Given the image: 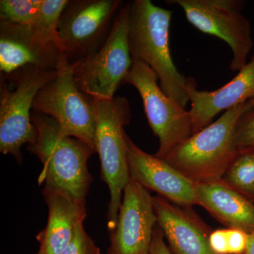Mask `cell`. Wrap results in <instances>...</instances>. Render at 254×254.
<instances>
[{"mask_svg":"<svg viewBox=\"0 0 254 254\" xmlns=\"http://www.w3.org/2000/svg\"><path fill=\"white\" fill-rule=\"evenodd\" d=\"M245 254H254V232L248 234V244Z\"/></svg>","mask_w":254,"mask_h":254,"instance_id":"cell-26","label":"cell"},{"mask_svg":"<svg viewBox=\"0 0 254 254\" xmlns=\"http://www.w3.org/2000/svg\"><path fill=\"white\" fill-rule=\"evenodd\" d=\"M150 254H173L164 241V235L160 227H155L150 245Z\"/></svg>","mask_w":254,"mask_h":254,"instance_id":"cell-25","label":"cell"},{"mask_svg":"<svg viewBox=\"0 0 254 254\" xmlns=\"http://www.w3.org/2000/svg\"><path fill=\"white\" fill-rule=\"evenodd\" d=\"M58 74V69L28 66L10 75L15 86L9 89L4 81L0 86V152L22 161L21 148L33 143L36 128L31 110L38 92Z\"/></svg>","mask_w":254,"mask_h":254,"instance_id":"cell-5","label":"cell"},{"mask_svg":"<svg viewBox=\"0 0 254 254\" xmlns=\"http://www.w3.org/2000/svg\"><path fill=\"white\" fill-rule=\"evenodd\" d=\"M68 1L43 0L39 16L29 26L2 23L27 43L39 60L42 68L57 70L67 61L58 36V25L60 15Z\"/></svg>","mask_w":254,"mask_h":254,"instance_id":"cell-16","label":"cell"},{"mask_svg":"<svg viewBox=\"0 0 254 254\" xmlns=\"http://www.w3.org/2000/svg\"><path fill=\"white\" fill-rule=\"evenodd\" d=\"M235 143L237 150L254 149V107L239 120L235 128Z\"/></svg>","mask_w":254,"mask_h":254,"instance_id":"cell-21","label":"cell"},{"mask_svg":"<svg viewBox=\"0 0 254 254\" xmlns=\"http://www.w3.org/2000/svg\"><path fill=\"white\" fill-rule=\"evenodd\" d=\"M220 180L245 196H254V149L238 150Z\"/></svg>","mask_w":254,"mask_h":254,"instance_id":"cell-19","label":"cell"},{"mask_svg":"<svg viewBox=\"0 0 254 254\" xmlns=\"http://www.w3.org/2000/svg\"><path fill=\"white\" fill-rule=\"evenodd\" d=\"M73 70L74 64L64 63L57 76L38 92L33 110L53 119L65 136L79 140L96 152L93 98L79 89Z\"/></svg>","mask_w":254,"mask_h":254,"instance_id":"cell-7","label":"cell"},{"mask_svg":"<svg viewBox=\"0 0 254 254\" xmlns=\"http://www.w3.org/2000/svg\"><path fill=\"white\" fill-rule=\"evenodd\" d=\"M129 6L128 45L132 60L150 66L164 93L185 108L190 101L186 91L188 78L179 72L170 50L173 11L150 0H134Z\"/></svg>","mask_w":254,"mask_h":254,"instance_id":"cell-2","label":"cell"},{"mask_svg":"<svg viewBox=\"0 0 254 254\" xmlns=\"http://www.w3.org/2000/svg\"><path fill=\"white\" fill-rule=\"evenodd\" d=\"M153 69L138 60H132L131 69L123 84L134 86L143 100L148 123L160 145L155 156L165 158L174 148L193 134L190 112L164 93Z\"/></svg>","mask_w":254,"mask_h":254,"instance_id":"cell-8","label":"cell"},{"mask_svg":"<svg viewBox=\"0 0 254 254\" xmlns=\"http://www.w3.org/2000/svg\"><path fill=\"white\" fill-rule=\"evenodd\" d=\"M31 121L36 137L28 149L43 164L38 184L62 190L86 203L93 181L88 161L95 150L76 138L64 135L50 117L34 113Z\"/></svg>","mask_w":254,"mask_h":254,"instance_id":"cell-1","label":"cell"},{"mask_svg":"<svg viewBox=\"0 0 254 254\" xmlns=\"http://www.w3.org/2000/svg\"><path fill=\"white\" fill-rule=\"evenodd\" d=\"M95 143L101 163L102 177L110 190L108 227L113 231L118 222L124 190L130 180L125 127L130 123L131 109L125 97L93 99Z\"/></svg>","mask_w":254,"mask_h":254,"instance_id":"cell-4","label":"cell"},{"mask_svg":"<svg viewBox=\"0 0 254 254\" xmlns=\"http://www.w3.org/2000/svg\"><path fill=\"white\" fill-rule=\"evenodd\" d=\"M156 223L153 197L130 177L124 190L116 227L110 232L107 254H150Z\"/></svg>","mask_w":254,"mask_h":254,"instance_id":"cell-11","label":"cell"},{"mask_svg":"<svg viewBox=\"0 0 254 254\" xmlns=\"http://www.w3.org/2000/svg\"><path fill=\"white\" fill-rule=\"evenodd\" d=\"M125 138L131 178L175 204L187 207L199 205L198 183L165 160L143 151L127 133Z\"/></svg>","mask_w":254,"mask_h":254,"instance_id":"cell-12","label":"cell"},{"mask_svg":"<svg viewBox=\"0 0 254 254\" xmlns=\"http://www.w3.org/2000/svg\"><path fill=\"white\" fill-rule=\"evenodd\" d=\"M209 245L215 254H229L227 229L212 231L209 237Z\"/></svg>","mask_w":254,"mask_h":254,"instance_id":"cell-24","label":"cell"},{"mask_svg":"<svg viewBox=\"0 0 254 254\" xmlns=\"http://www.w3.org/2000/svg\"><path fill=\"white\" fill-rule=\"evenodd\" d=\"M48 208L46 228L36 239L45 254H61L83 225L86 218V203L62 190L44 187L42 191Z\"/></svg>","mask_w":254,"mask_h":254,"instance_id":"cell-15","label":"cell"},{"mask_svg":"<svg viewBox=\"0 0 254 254\" xmlns=\"http://www.w3.org/2000/svg\"></svg>","mask_w":254,"mask_h":254,"instance_id":"cell-28","label":"cell"},{"mask_svg":"<svg viewBox=\"0 0 254 254\" xmlns=\"http://www.w3.org/2000/svg\"><path fill=\"white\" fill-rule=\"evenodd\" d=\"M61 254H100V250L82 225Z\"/></svg>","mask_w":254,"mask_h":254,"instance_id":"cell-22","label":"cell"},{"mask_svg":"<svg viewBox=\"0 0 254 254\" xmlns=\"http://www.w3.org/2000/svg\"><path fill=\"white\" fill-rule=\"evenodd\" d=\"M123 6L120 0L68 1L60 15L58 31L68 63H77L101 48Z\"/></svg>","mask_w":254,"mask_h":254,"instance_id":"cell-9","label":"cell"},{"mask_svg":"<svg viewBox=\"0 0 254 254\" xmlns=\"http://www.w3.org/2000/svg\"><path fill=\"white\" fill-rule=\"evenodd\" d=\"M157 223L175 254H215L209 245L212 230L190 208L153 197Z\"/></svg>","mask_w":254,"mask_h":254,"instance_id":"cell-14","label":"cell"},{"mask_svg":"<svg viewBox=\"0 0 254 254\" xmlns=\"http://www.w3.org/2000/svg\"><path fill=\"white\" fill-rule=\"evenodd\" d=\"M199 205L227 228L254 232V205L221 180L198 185Z\"/></svg>","mask_w":254,"mask_h":254,"instance_id":"cell-17","label":"cell"},{"mask_svg":"<svg viewBox=\"0 0 254 254\" xmlns=\"http://www.w3.org/2000/svg\"><path fill=\"white\" fill-rule=\"evenodd\" d=\"M229 254H245L248 244V234L239 229H227Z\"/></svg>","mask_w":254,"mask_h":254,"instance_id":"cell-23","label":"cell"},{"mask_svg":"<svg viewBox=\"0 0 254 254\" xmlns=\"http://www.w3.org/2000/svg\"><path fill=\"white\" fill-rule=\"evenodd\" d=\"M183 9L189 22L200 31L216 36L231 48L232 71H240L247 63L254 46L250 23L242 14L245 1L240 0H169Z\"/></svg>","mask_w":254,"mask_h":254,"instance_id":"cell-10","label":"cell"},{"mask_svg":"<svg viewBox=\"0 0 254 254\" xmlns=\"http://www.w3.org/2000/svg\"><path fill=\"white\" fill-rule=\"evenodd\" d=\"M43 0H1V22L18 26H29L41 13Z\"/></svg>","mask_w":254,"mask_h":254,"instance_id":"cell-20","label":"cell"},{"mask_svg":"<svg viewBox=\"0 0 254 254\" xmlns=\"http://www.w3.org/2000/svg\"><path fill=\"white\" fill-rule=\"evenodd\" d=\"M0 37V71L4 76L28 66L42 68L36 55L21 37L2 26Z\"/></svg>","mask_w":254,"mask_h":254,"instance_id":"cell-18","label":"cell"},{"mask_svg":"<svg viewBox=\"0 0 254 254\" xmlns=\"http://www.w3.org/2000/svg\"><path fill=\"white\" fill-rule=\"evenodd\" d=\"M36 254H45L43 253V252H42V251L39 250V251H38V253H37Z\"/></svg>","mask_w":254,"mask_h":254,"instance_id":"cell-27","label":"cell"},{"mask_svg":"<svg viewBox=\"0 0 254 254\" xmlns=\"http://www.w3.org/2000/svg\"><path fill=\"white\" fill-rule=\"evenodd\" d=\"M129 11L128 2L119 11L101 48L94 54L73 63V74L78 88L93 99L113 100L119 86L131 69Z\"/></svg>","mask_w":254,"mask_h":254,"instance_id":"cell-6","label":"cell"},{"mask_svg":"<svg viewBox=\"0 0 254 254\" xmlns=\"http://www.w3.org/2000/svg\"><path fill=\"white\" fill-rule=\"evenodd\" d=\"M253 107L254 99L227 110L218 120L177 145L164 160L196 183L221 180L238 152L237 124Z\"/></svg>","mask_w":254,"mask_h":254,"instance_id":"cell-3","label":"cell"},{"mask_svg":"<svg viewBox=\"0 0 254 254\" xmlns=\"http://www.w3.org/2000/svg\"><path fill=\"white\" fill-rule=\"evenodd\" d=\"M186 91L190 103L189 112L193 134L211 124L220 112L254 99V55L236 76L221 88L198 91L194 79L189 77Z\"/></svg>","mask_w":254,"mask_h":254,"instance_id":"cell-13","label":"cell"}]
</instances>
